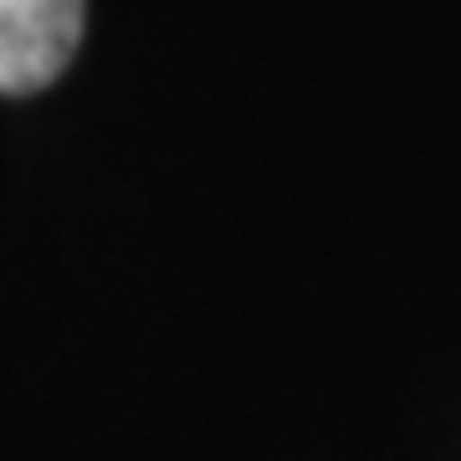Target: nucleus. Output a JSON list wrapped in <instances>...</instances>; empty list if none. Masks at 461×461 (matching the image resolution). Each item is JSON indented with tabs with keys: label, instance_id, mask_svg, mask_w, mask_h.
<instances>
[{
	"label": "nucleus",
	"instance_id": "1",
	"mask_svg": "<svg viewBox=\"0 0 461 461\" xmlns=\"http://www.w3.org/2000/svg\"><path fill=\"white\" fill-rule=\"evenodd\" d=\"M87 0H0V98L41 93L83 47Z\"/></svg>",
	"mask_w": 461,
	"mask_h": 461
}]
</instances>
